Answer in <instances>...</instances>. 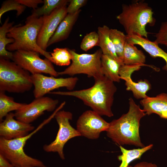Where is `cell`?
<instances>
[{
    "label": "cell",
    "mask_w": 167,
    "mask_h": 167,
    "mask_svg": "<svg viewBox=\"0 0 167 167\" xmlns=\"http://www.w3.org/2000/svg\"><path fill=\"white\" fill-rule=\"evenodd\" d=\"M67 14L66 6L55 10L50 15L43 16V23L38 34L37 43L46 51L48 43L58 26Z\"/></svg>",
    "instance_id": "cell-13"
},
{
    "label": "cell",
    "mask_w": 167,
    "mask_h": 167,
    "mask_svg": "<svg viewBox=\"0 0 167 167\" xmlns=\"http://www.w3.org/2000/svg\"><path fill=\"white\" fill-rule=\"evenodd\" d=\"M55 118L59 129L55 139L50 143L43 146L46 152H56L62 160L65 159L63 148L65 144L70 139L81 136L79 131L71 125L70 120L72 118V114L70 112L59 110L56 113Z\"/></svg>",
    "instance_id": "cell-8"
},
{
    "label": "cell",
    "mask_w": 167,
    "mask_h": 167,
    "mask_svg": "<svg viewBox=\"0 0 167 167\" xmlns=\"http://www.w3.org/2000/svg\"><path fill=\"white\" fill-rule=\"evenodd\" d=\"M69 50L72 56V63L64 70L58 72L59 75H68L73 76L84 74L94 79L104 75L102 69L101 57L103 54L101 49L92 54H79L74 49Z\"/></svg>",
    "instance_id": "cell-7"
},
{
    "label": "cell",
    "mask_w": 167,
    "mask_h": 167,
    "mask_svg": "<svg viewBox=\"0 0 167 167\" xmlns=\"http://www.w3.org/2000/svg\"><path fill=\"white\" fill-rule=\"evenodd\" d=\"M143 66H146V64L131 65L123 64L121 66L119 71L121 79L125 80L126 90L131 91L134 97L137 99H142L147 97L148 96L146 93L151 88L150 84L146 79L140 80L136 83L131 78L133 73L139 70Z\"/></svg>",
    "instance_id": "cell-14"
},
{
    "label": "cell",
    "mask_w": 167,
    "mask_h": 167,
    "mask_svg": "<svg viewBox=\"0 0 167 167\" xmlns=\"http://www.w3.org/2000/svg\"><path fill=\"white\" fill-rule=\"evenodd\" d=\"M12 60L32 74L45 73L57 77L59 75L52 62L41 59L39 53L34 51L18 50L13 53Z\"/></svg>",
    "instance_id": "cell-9"
},
{
    "label": "cell",
    "mask_w": 167,
    "mask_h": 167,
    "mask_svg": "<svg viewBox=\"0 0 167 167\" xmlns=\"http://www.w3.org/2000/svg\"><path fill=\"white\" fill-rule=\"evenodd\" d=\"M127 167H158L157 165L152 162H148L146 161H142L132 166L130 165Z\"/></svg>",
    "instance_id": "cell-33"
},
{
    "label": "cell",
    "mask_w": 167,
    "mask_h": 167,
    "mask_svg": "<svg viewBox=\"0 0 167 167\" xmlns=\"http://www.w3.org/2000/svg\"><path fill=\"white\" fill-rule=\"evenodd\" d=\"M5 92L0 91V122L11 111L19 109L25 104L15 101L13 97L7 96Z\"/></svg>",
    "instance_id": "cell-24"
},
{
    "label": "cell",
    "mask_w": 167,
    "mask_h": 167,
    "mask_svg": "<svg viewBox=\"0 0 167 167\" xmlns=\"http://www.w3.org/2000/svg\"><path fill=\"white\" fill-rule=\"evenodd\" d=\"M129 100L128 112L109 122L106 131L107 135L119 146L129 145L142 148L145 146L142 142L140 137V122L146 114L131 97Z\"/></svg>",
    "instance_id": "cell-2"
},
{
    "label": "cell",
    "mask_w": 167,
    "mask_h": 167,
    "mask_svg": "<svg viewBox=\"0 0 167 167\" xmlns=\"http://www.w3.org/2000/svg\"><path fill=\"white\" fill-rule=\"evenodd\" d=\"M152 8L143 1L122 5V12L117 16L127 35L136 34L148 38L146 29L148 24L153 26L156 22Z\"/></svg>",
    "instance_id": "cell-4"
},
{
    "label": "cell",
    "mask_w": 167,
    "mask_h": 167,
    "mask_svg": "<svg viewBox=\"0 0 167 167\" xmlns=\"http://www.w3.org/2000/svg\"><path fill=\"white\" fill-rule=\"evenodd\" d=\"M101 63L104 75L113 82H119L121 79L119 75L120 69L124 64L123 61L102 54Z\"/></svg>",
    "instance_id": "cell-19"
},
{
    "label": "cell",
    "mask_w": 167,
    "mask_h": 167,
    "mask_svg": "<svg viewBox=\"0 0 167 167\" xmlns=\"http://www.w3.org/2000/svg\"><path fill=\"white\" fill-rule=\"evenodd\" d=\"M53 113L27 135L8 140L0 138V153L15 167H48L41 161L27 155L24 147L27 141L54 118Z\"/></svg>",
    "instance_id": "cell-5"
},
{
    "label": "cell",
    "mask_w": 167,
    "mask_h": 167,
    "mask_svg": "<svg viewBox=\"0 0 167 167\" xmlns=\"http://www.w3.org/2000/svg\"><path fill=\"white\" fill-rule=\"evenodd\" d=\"M140 103L146 115L155 113L161 118L167 119V94L162 93L155 97L148 96L141 100Z\"/></svg>",
    "instance_id": "cell-16"
},
{
    "label": "cell",
    "mask_w": 167,
    "mask_h": 167,
    "mask_svg": "<svg viewBox=\"0 0 167 167\" xmlns=\"http://www.w3.org/2000/svg\"><path fill=\"white\" fill-rule=\"evenodd\" d=\"M0 167H15L2 154L0 153Z\"/></svg>",
    "instance_id": "cell-34"
},
{
    "label": "cell",
    "mask_w": 167,
    "mask_h": 167,
    "mask_svg": "<svg viewBox=\"0 0 167 167\" xmlns=\"http://www.w3.org/2000/svg\"><path fill=\"white\" fill-rule=\"evenodd\" d=\"M20 4L32 8L33 10L37 8L38 4L44 3L42 0H17Z\"/></svg>",
    "instance_id": "cell-32"
},
{
    "label": "cell",
    "mask_w": 167,
    "mask_h": 167,
    "mask_svg": "<svg viewBox=\"0 0 167 167\" xmlns=\"http://www.w3.org/2000/svg\"><path fill=\"white\" fill-rule=\"evenodd\" d=\"M155 41L158 45L167 47V21L162 22L157 32L155 34Z\"/></svg>",
    "instance_id": "cell-30"
},
{
    "label": "cell",
    "mask_w": 167,
    "mask_h": 167,
    "mask_svg": "<svg viewBox=\"0 0 167 167\" xmlns=\"http://www.w3.org/2000/svg\"><path fill=\"white\" fill-rule=\"evenodd\" d=\"M110 28L106 25L98 28L97 32L99 38V46L103 54L109 56L116 59H121L118 56L110 38Z\"/></svg>",
    "instance_id": "cell-20"
},
{
    "label": "cell",
    "mask_w": 167,
    "mask_h": 167,
    "mask_svg": "<svg viewBox=\"0 0 167 167\" xmlns=\"http://www.w3.org/2000/svg\"><path fill=\"white\" fill-rule=\"evenodd\" d=\"M50 55L51 62L60 66L69 65L72 58L69 49L66 48H56Z\"/></svg>",
    "instance_id": "cell-27"
},
{
    "label": "cell",
    "mask_w": 167,
    "mask_h": 167,
    "mask_svg": "<svg viewBox=\"0 0 167 167\" xmlns=\"http://www.w3.org/2000/svg\"><path fill=\"white\" fill-rule=\"evenodd\" d=\"M109 123L93 110H88L79 118L77 122V130L81 136L90 139L98 138L101 133L106 131Z\"/></svg>",
    "instance_id": "cell-12"
},
{
    "label": "cell",
    "mask_w": 167,
    "mask_h": 167,
    "mask_svg": "<svg viewBox=\"0 0 167 167\" xmlns=\"http://www.w3.org/2000/svg\"><path fill=\"white\" fill-rule=\"evenodd\" d=\"M58 102V100L48 97L36 98L28 104L25 103L21 109L15 111V118L20 121L30 124L43 114L45 111H54Z\"/></svg>",
    "instance_id": "cell-11"
},
{
    "label": "cell",
    "mask_w": 167,
    "mask_h": 167,
    "mask_svg": "<svg viewBox=\"0 0 167 167\" xmlns=\"http://www.w3.org/2000/svg\"><path fill=\"white\" fill-rule=\"evenodd\" d=\"M153 147V144H150L142 148L128 150L122 146H119L122 154L118 157V160L121 161L118 167H127L133 161L140 159L145 152L152 148Z\"/></svg>",
    "instance_id": "cell-23"
},
{
    "label": "cell",
    "mask_w": 167,
    "mask_h": 167,
    "mask_svg": "<svg viewBox=\"0 0 167 167\" xmlns=\"http://www.w3.org/2000/svg\"><path fill=\"white\" fill-rule=\"evenodd\" d=\"M109 35L118 56L123 61L126 35L120 31L113 28H110Z\"/></svg>",
    "instance_id": "cell-26"
},
{
    "label": "cell",
    "mask_w": 167,
    "mask_h": 167,
    "mask_svg": "<svg viewBox=\"0 0 167 167\" xmlns=\"http://www.w3.org/2000/svg\"><path fill=\"white\" fill-rule=\"evenodd\" d=\"M9 20L8 17L0 27V57L6 59L12 60L13 53L7 51L6 49L7 45L14 42V39L7 37V33L14 24V22H9Z\"/></svg>",
    "instance_id": "cell-22"
},
{
    "label": "cell",
    "mask_w": 167,
    "mask_h": 167,
    "mask_svg": "<svg viewBox=\"0 0 167 167\" xmlns=\"http://www.w3.org/2000/svg\"><path fill=\"white\" fill-rule=\"evenodd\" d=\"M43 23V16L39 18L28 16L24 25L13 26L7 34V37L14 42L6 46L9 51L18 50L32 51L40 53L51 62L50 53L42 49L37 45V38Z\"/></svg>",
    "instance_id": "cell-3"
},
{
    "label": "cell",
    "mask_w": 167,
    "mask_h": 167,
    "mask_svg": "<svg viewBox=\"0 0 167 167\" xmlns=\"http://www.w3.org/2000/svg\"><path fill=\"white\" fill-rule=\"evenodd\" d=\"M91 87L80 90L51 92L49 94L71 96L81 100L86 105L100 115L111 117L114 95L117 88L114 82L104 75L94 79Z\"/></svg>",
    "instance_id": "cell-1"
},
{
    "label": "cell",
    "mask_w": 167,
    "mask_h": 167,
    "mask_svg": "<svg viewBox=\"0 0 167 167\" xmlns=\"http://www.w3.org/2000/svg\"><path fill=\"white\" fill-rule=\"evenodd\" d=\"M81 11V10L80 9L75 13L67 14L49 40L47 44L48 47L68 38Z\"/></svg>",
    "instance_id": "cell-18"
},
{
    "label": "cell",
    "mask_w": 167,
    "mask_h": 167,
    "mask_svg": "<svg viewBox=\"0 0 167 167\" xmlns=\"http://www.w3.org/2000/svg\"><path fill=\"white\" fill-rule=\"evenodd\" d=\"M33 86L28 71L13 62L0 58V91L23 93Z\"/></svg>",
    "instance_id": "cell-6"
},
{
    "label": "cell",
    "mask_w": 167,
    "mask_h": 167,
    "mask_svg": "<svg viewBox=\"0 0 167 167\" xmlns=\"http://www.w3.org/2000/svg\"><path fill=\"white\" fill-rule=\"evenodd\" d=\"M87 0H71L67 7V14H73L79 11L80 8L85 6L87 3Z\"/></svg>",
    "instance_id": "cell-31"
},
{
    "label": "cell",
    "mask_w": 167,
    "mask_h": 167,
    "mask_svg": "<svg viewBox=\"0 0 167 167\" xmlns=\"http://www.w3.org/2000/svg\"><path fill=\"white\" fill-rule=\"evenodd\" d=\"M126 40L130 44L139 45L152 58L160 57L164 59L166 64L162 69L167 71V53L160 48L155 41H151L148 38L136 34L126 35Z\"/></svg>",
    "instance_id": "cell-17"
},
{
    "label": "cell",
    "mask_w": 167,
    "mask_h": 167,
    "mask_svg": "<svg viewBox=\"0 0 167 167\" xmlns=\"http://www.w3.org/2000/svg\"><path fill=\"white\" fill-rule=\"evenodd\" d=\"M34 89V96L37 98L43 96L52 90L61 87H65L70 91L75 87L78 78L76 77L56 78L47 76L41 74H31Z\"/></svg>",
    "instance_id": "cell-10"
},
{
    "label": "cell",
    "mask_w": 167,
    "mask_h": 167,
    "mask_svg": "<svg viewBox=\"0 0 167 167\" xmlns=\"http://www.w3.org/2000/svg\"><path fill=\"white\" fill-rule=\"evenodd\" d=\"M15 114L10 112L0 123V137L10 140L25 136L35 127L31 124L15 119Z\"/></svg>",
    "instance_id": "cell-15"
},
{
    "label": "cell",
    "mask_w": 167,
    "mask_h": 167,
    "mask_svg": "<svg viewBox=\"0 0 167 167\" xmlns=\"http://www.w3.org/2000/svg\"><path fill=\"white\" fill-rule=\"evenodd\" d=\"M26 6L19 3L17 0H8L4 1L0 9V23L2 15L5 12L11 10L17 11L16 16L18 17L24 11Z\"/></svg>",
    "instance_id": "cell-28"
},
{
    "label": "cell",
    "mask_w": 167,
    "mask_h": 167,
    "mask_svg": "<svg viewBox=\"0 0 167 167\" xmlns=\"http://www.w3.org/2000/svg\"><path fill=\"white\" fill-rule=\"evenodd\" d=\"M123 61L126 65L145 64L146 56L143 51L138 49L135 45L126 41L124 48Z\"/></svg>",
    "instance_id": "cell-21"
},
{
    "label": "cell",
    "mask_w": 167,
    "mask_h": 167,
    "mask_svg": "<svg viewBox=\"0 0 167 167\" xmlns=\"http://www.w3.org/2000/svg\"><path fill=\"white\" fill-rule=\"evenodd\" d=\"M69 1L68 0H44L43 5L41 7L33 10L31 15L38 18L49 15L56 9L66 6Z\"/></svg>",
    "instance_id": "cell-25"
},
{
    "label": "cell",
    "mask_w": 167,
    "mask_h": 167,
    "mask_svg": "<svg viewBox=\"0 0 167 167\" xmlns=\"http://www.w3.org/2000/svg\"><path fill=\"white\" fill-rule=\"evenodd\" d=\"M99 45L98 34L97 32L92 31L84 36L81 42L80 48L86 52L95 46H99Z\"/></svg>",
    "instance_id": "cell-29"
}]
</instances>
